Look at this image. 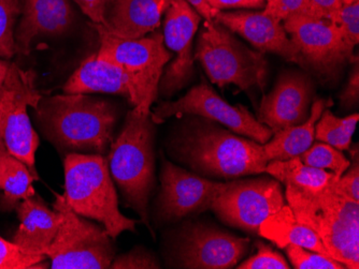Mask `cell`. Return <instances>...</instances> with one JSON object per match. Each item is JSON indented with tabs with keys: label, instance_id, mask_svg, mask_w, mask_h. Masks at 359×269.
Returning a JSON list of instances; mask_svg holds the SVG:
<instances>
[{
	"label": "cell",
	"instance_id": "obj_11",
	"mask_svg": "<svg viewBox=\"0 0 359 269\" xmlns=\"http://www.w3.org/2000/svg\"><path fill=\"white\" fill-rule=\"evenodd\" d=\"M182 115H196L219 122L233 133L263 145L273 136L272 130L260 124L245 106L228 103L205 81L177 101L163 102L155 108L151 117L153 122L161 124L166 118Z\"/></svg>",
	"mask_w": 359,
	"mask_h": 269
},
{
	"label": "cell",
	"instance_id": "obj_34",
	"mask_svg": "<svg viewBox=\"0 0 359 269\" xmlns=\"http://www.w3.org/2000/svg\"><path fill=\"white\" fill-rule=\"evenodd\" d=\"M264 13L279 22H284L294 15H309L306 0H267Z\"/></svg>",
	"mask_w": 359,
	"mask_h": 269
},
{
	"label": "cell",
	"instance_id": "obj_21",
	"mask_svg": "<svg viewBox=\"0 0 359 269\" xmlns=\"http://www.w3.org/2000/svg\"><path fill=\"white\" fill-rule=\"evenodd\" d=\"M65 94H114L124 96L132 102V89L123 70L113 62L93 54L65 84Z\"/></svg>",
	"mask_w": 359,
	"mask_h": 269
},
{
	"label": "cell",
	"instance_id": "obj_3",
	"mask_svg": "<svg viewBox=\"0 0 359 269\" xmlns=\"http://www.w3.org/2000/svg\"><path fill=\"white\" fill-rule=\"evenodd\" d=\"M285 200L302 224L316 233L330 256L359 268V202L339 194L334 182L320 191L285 186Z\"/></svg>",
	"mask_w": 359,
	"mask_h": 269
},
{
	"label": "cell",
	"instance_id": "obj_28",
	"mask_svg": "<svg viewBox=\"0 0 359 269\" xmlns=\"http://www.w3.org/2000/svg\"><path fill=\"white\" fill-rule=\"evenodd\" d=\"M21 12V0H0V56L10 59L16 53L14 25Z\"/></svg>",
	"mask_w": 359,
	"mask_h": 269
},
{
	"label": "cell",
	"instance_id": "obj_24",
	"mask_svg": "<svg viewBox=\"0 0 359 269\" xmlns=\"http://www.w3.org/2000/svg\"><path fill=\"white\" fill-rule=\"evenodd\" d=\"M35 180L38 178L24 162L10 154L0 136V208L11 212L21 201L35 196Z\"/></svg>",
	"mask_w": 359,
	"mask_h": 269
},
{
	"label": "cell",
	"instance_id": "obj_18",
	"mask_svg": "<svg viewBox=\"0 0 359 269\" xmlns=\"http://www.w3.org/2000/svg\"><path fill=\"white\" fill-rule=\"evenodd\" d=\"M74 20L68 0H24L21 21L14 34L16 53L27 55L36 38L62 35Z\"/></svg>",
	"mask_w": 359,
	"mask_h": 269
},
{
	"label": "cell",
	"instance_id": "obj_26",
	"mask_svg": "<svg viewBox=\"0 0 359 269\" xmlns=\"http://www.w3.org/2000/svg\"><path fill=\"white\" fill-rule=\"evenodd\" d=\"M358 118V114L339 118L334 116L328 108L324 110L320 119L316 122L314 138L341 152L350 150L352 136L356 129Z\"/></svg>",
	"mask_w": 359,
	"mask_h": 269
},
{
	"label": "cell",
	"instance_id": "obj_16",
	"mask_svg": "<svg viewBox=\"0 0 359 269\" xmlns=\"http://www.w3.org/2000/svg\"><path fill=\"white\" fill-rule=\"evenodd\" d=\"M311 98L312 84L308 76L299 72H285L260 102L257 120L273 133L304 124L310 115Z\"/></svg>",
	"mask_w": 359,
	"mask_h": 269
},
{
	"label": "cell",
	"instance_id": "obj_2",
	"mask_svg": "<svg viewBox=\"0 0 359 269\" xmlns=\"http://www.w3.org/2000/svg\"><path fill=\"white\" fill-rule=\"evenodd\" d=\"M41 131L58 150L104 154L113 142L116 115L110 103L86 94H58L38 103Z\"/></svg>",
	"mask_w": 359,
	"mask_h": 269
},
{
	"label": "cell",
	"instance_id": "obj_12",
	"mask_svg": "<svg viewBox=\"0 0 359 269\" xmlns=\"http://www.w3.org/2000/svg\"><path fill=\"white\" fill-rule=\"evenodd\" d=\"M283 26L299 50L304 65L320 75H336L348 60L354 59V46L330 22L299 14L285 20Z\"/></svg>",
	"mask_w": 359,
	"mask_h": 269
},
{
	"label": "cell",
	"instance_id": "obj_8",
	"mask_svg": "<svg viewBox=\"0 0 359 269\" xmlns=\"http://www.w3.org/2000/svg\"><path fill=\"white\" fill-rule=\"evenodd\" d=\"M55 196L53 208L62 215V222L46 253L52 269L110 268L116 250L106 230L76 214L64 196Z\"/></svg>",
	"mask_w": 359,
	"mask_h": 269
},
{
	"label": "cell",
	"instance_id": "obj_29",
	"mask_svg": "<svg viewBox=\"0 0 359 269\" xmlns=\"http://www.w3.org/2000/svg\"><path fill=\"white\" fill-rule=\"evenodd\" d=\"M46 256L30 254L0 236V269L46 268Z\"/></svg>",
	"mask_w": 359,
	"mask_h": 269
},
{
	"label": "cell",
	"instance_id": "obj_20",
	"mask_svg": "<svg viewBox=\"0 0 359 269\" xmlns=\"http://www.w3.org/2000/svg\"><path fill=\"white\" fill-rule=\"evenodd\" d=\"M15 210L20 226L12 242L30 254L46 256L60 228L62 215L50 210L37 194L21 201Z\"/></svg>",
	"mask_w": 359,
	"mask_h": 269
},
{
	"label": "cell",
	"instance_id": "obj_40",
	"mask_svg": "<svg viewBox=\"0 0 359 269\" xmlns=\"http://www.w3.org/2000/svg\"><path fill=\"white\" fill-rule=\"evenodd\" d=\"M208 3L217 11L227 9H239L248 8L245 0H208Z\"/></svg>",
	"mask_w": 359,
	"mask_h": 269
},
{
	"label": "cell",
	"instance_id": "obj_19",
	"mask_svg": "<svg viewBox=\"0 0 359 269\" xmlns=\"http://www.w3.org/2000/svg\"><path fill=\"white\" fill-rule=\"evenodd\" d=\"M173 0H113L100 27L113 37L136 40L153 33ZM108 8V9H109Z\"/></svg>",
	"mask_w": 359,
	"mask_h": 269
},
{
	"label": "cell",
	"instance_id": "obj_27",
	"mask_svg": "<svg viewBox=\"0 0 359 269\" xmlns=\"http://www.w3.org/2000/svg\"><path fill=\"white\" fill-rule=\"evenodd\" d=\"M299 157L300 160L306 166L330 170L336 176L337 180H340L351 164L341 150L322 142L310 146V148Z\"/></svg>",
	"mask_w": 359,
	"mask_h": 269
},
{
	"label": "cell",
	"instance_id": "obj_33",
	"mask_svg": "<svg viewBox=\"0 0 359 269\" xmlns=\"http://www.w3.org/2000/svg\"><path fill=\"white\" fill-rule=\"evenodd\" d=\"M112 269H157L161 268L154 254L143 248H135L122 256L114 258Z\"/></svg>",
	"mask_w": 359,
	"mask_h": 269
},
{
	"label": "cell",
	"instance_id": "obj_32",
	"mask_svg": "<svg viewBox=\"0 0 359 269\" xmlns=\"http://www.w3.org/2000/svg\"><path fill=\"white\" fill-rule=\"evenodd\" d=\"M257 253L255 256H251L249 260L244 261L239 264L237 268L239 269H288L290 264L286 262L285 259L272 250L269 246L264 244L263 242H256Z\"/></svg>",
	"mask_w": 359,
	"mask_h": 269
},
{
	"label": "cell",
	"instance_id": "obj_25",
	"mask_svg": "<svg viewBox=\"0 0 359 269\" xmlns=\"http://www.w3.org/2000/svg\"><path fill=\"white\" fill-rule=\"evenodd\" d=\"M265 173L285 186L290 184L306 191H320L339 180L328 170L306 166L300 160V157L283 161L271 160L268 162Z\"/></svg>",
	"mask_w": 359,
	"mask_h": 269
},
{
	"label": "cell",
	"instance_id": "obj_6",
	"mask_svg": "<svg viewBox=\"0 0 359 269\" xmlns=\"http://www.w3.org/2000/svg\"><path fill=\"white\" fill-rule=\"evenodd\" d=\"M100 38L98 57L120 67L132 89V102L139 113H151V106L156 100L159 82L165 66L172 55L159 33L136 40H124L106 33L100 25L93 24Z\"/></svg>",
	"mask_w": 359,
	"mask_h": 269
},
{
	"label": "cell",
	"instance_id": "obj_43",
	"mask_svg": "<svg viewBox=\"0 0 359 269\" xmlns=\"http://www.w3.org/2000/svg\"><path fill=\"white\" fill-rule=\"evenodd\" d=\"M344 1V3H355V1H359V0H342Z\"/></svg>",
	"mask_w": 359,
	"mask_h": 269
},
{
	"label": "cell",
	"instance_id": "obj_7",
	"mask_svg": "<svg viewBox=\"0 0 359 269\" xmlns=\"http://www.w3.org/2000/svg\"><path fill=\"white\" fill-rule=\"evenodd\" d=\"M203 27L195 58L205 68L210 81L222 88L233 84L241 90L254 86L263 89L267 75L264 54L250 50L217 22L205 21Z\"/></svg>",
	"mask_w": 359,
	"mask_h": 269
},
{
	"label": "cell",
	"instance_id": "obj_31",
	"mask_svg": "<svg viewBox=\"0 0 359 269\" xmlns=\"http://www.w3.org/2000/svg\"><path fill=\"white\" fill-rule=\"evenodd\" d=\"M332 24L336 25L351 45L359 42V1L344 3Z\"/></svg>",
	"mask_w": 359,
	"mask_h": 269
},
{
	"label": "cell",
	"instance_id": "obj_30",
	"mask_svg": "<svg viewBox=\"0 0 359 269\" xmlns=\"http://www.w3.org/2000/svg\"><path fill=\"white\" fill-rule=\"evenodd\" d=\"M288 259L296 269H346L342 263L330 256H323L296 245H288L285 248Z\"/></svg>",
	"mask_w": 359,
	"mask_h": 269
},
{
	"label": "cell",
	"instance_id": "obj_42",
	"mask_svg": "<svg viewBox=\"0 0 359 269\" xmlns=\"http://www.w3.org/2000/svg\"><path fill=\"white\" fill-rule=\"evenodd\" d=\"M245 1H247L248 8H260L267 3V0H245Z\"/></svg>",
	"mask_w": 359,
	"mask_h": 269
},
{
	"label": "cell",
	"instance_id": "obj_5",
	"mask_svg": "<svg viewBox=\"0 0 359 269\" xmlns=\"http://www.w3.org/2000/svg\"><path fill=\"white\" fill-rule=\"evenodd\" d=\"M154 122L151 113L133 108L122 131L113 140L108 164L113 182L118 184L125 201L145 224L148 204L154 187Z\"/></svg>",
	"mask_w": 359,
	"mask_h": 269
},
{
	"label": "cell",
	"instance_id": "obj_10",
	"mask_svg": "<svg viewBox=\"0 0 359 269\" xmlns=\"http://www.w3.org/2000/svg\"><path fill=\"white\" fill-rule=\"evenodd\" d=\"M285 205L279 180L262 177L233 180L213 198V210L228 226L258 234L260 224Z\"/></svg>",
	"mask_w": 359,
	"mask_h": 269
},
{
	"label": "cell",
	"instance_id": "obj_15",
	"mask_svg": "<svg viewBox=\"0 0 359 269\" xmlns=\"http://www.w3.org/2000/svg\"><path fill=\"white\" fill-rule=\"evenodd\" d=\"M201 17L185 0H175L166 10L164 23L165 45L177 54L175 59L161 75L158 90L169 97L184 87L194 72L191 45Z\"/></svg>",
	"mask_w": 359,
	"mask_h": 269
},
{
	"label": "cell",
	"instance_id": "obj_37",
	"mask_svg": "<svg viewBox=\"0 0 359 269\" xmlns=\"http://www.w3.org/2000/svg\"><path fill=\"white\" fill-rule=\"evenodd\" d=\"M79 7L93 21V24L104 26L106 13L113 0H74Z\"/></svg>",
	"mask_w": 359,
	"mask_h": 269
},
{
	"label": "cell",
	"instance_id": "obj_39",
	"mask_svg": "<svg viewBox=\"0 0 359 269\" xmlns=\"http://www.w3.org/2000/svg\"><path fill=\"white\" fill-rule=\"evenodd\" d=\"M185 1L189 3V6L207 22L215 21V15L219 12L213 9L208 3V0H185Z\"/></svg>",
	"mask_w": 359,
	"mask_h": 269
},
{
	"label": "cell",
	"instance_id": "obj_23",
	"mask_svg": "<svg viewBox=\"0 0 359 269\" xmlns=\"http://www.w3.org/2000/svg\"><path fill=\"white\" fill-rule=\"evenodd\" d=\"M332 106L330 100H316L312 104L308 119L304 124L280 130L264 144L266 154L271 160L292 159L302 156L313 143L316 136V124L322 115L323 110Z\"/></svg>",
	"mask_w": 359,
	"mask_h": 269
},
{
	"label": "cell",
	"instance_id": "obj_41",
	"mask_svg": "<svg viewBox=\"0 0 359 269\" xmlns=\"http://www.w3.org/2000/svg\"><path fill=\"white\" fill-rule=\"evenodd\" d=\"M10 65L11 64L7 59L0 56V87L3 86L4 82H5L6 78H7Z\"/></svg>",
	"mask_w": 359,
	"mask_h": 269
},
{
	"label": "cell",
	"instance_id": "obj_38",
	"mask_svg": "<svg viewBox=\"0 0 359 269\" xmlns=\"http://www.w3.org/2000/svg\"><path fill=\"white\" fill-rule=\"evenodd\" d=\"M341 103L346 108L357 106L359 101V70L358 57L355 58V68L351 73L346 89L341 94Z\"/></svg>",
	"mask_w": 359,
	"mask_h": 269
},
{
	"label": "cell",
	"instance_id": "obj_36",
	"mask_svg": "<svg viewBox=\"0 0 359 269\" xmlns=\"http://www.w3.org/2000/svg\"><path fill=\"white\" fill-rule=\"evenodd\" d=\"M309 17L332 23L339 10L344 6L342 0H306Z\"/></svg>",
	"mask_w": 359,
	"mask_h": 269
},
{
	"label": "cell",
	"instance_id": "obj_14",
	"mask_svg": "<svg viewBox=\"0 0 359 269\" xmlns=\"http://www.w3.org/2000/svg\"><path fill=\"white\" fill-rule=\"evenodd\" d=\"M161 182L157 218L164 222H175L210 210L213 198L227 184L191 174L167 160H163Z\"/></svg>",
	"mask_w": 359,
	"mask_h": 269
},
{
	"label": "cell",
	"instance_id": "obj_4",
	"mask_svg": "<svg viewBox=\"0 0 359 269\" xmlns=\"http://www.w3.org/2000/svg\"><path fill=\"white\" fill-rule=\"evenodd\" d=\"M65 198L79 216L100 222L111 238L135 232L137 221L118 210V194L102 154L70 152L64 160Z\"/></svg>",
	"mask_w": 359,
	"mask_h": 269
},
{
	"label": "cell",
	"instance_id": "obj_22",
	"mask_svg": "<svg viewBox=\"0 0 359 269\" xmlns=\"http://www.w3.org/2000/svg\"><path fill=\"white\" fill-rule=\"evenodd\" d=\"M258 235L271 240L276 246L285 249L288 245H296L323 256H330L314 231L302 224L288 205H284L279 212L270 215L260 224ZM332 258V256H330Z\"/></svg>",
	"mask_w": 359,
	"mask_h": 269
},
{
	"label": "cell",
	"instance_id": "obj_44",
	"mask_svg": "<svg viewBox=\"0 0 359 269\" xmlns=\"http://www.w3.org/2000/svg\"><path fill=\"white\" fill-rule=\"evenodd\" d=\"M175 0H173V3H175Z\"/></svg>",
	"mask_w": 359,
	"mask_h": 269
},
{
	"label": "cell",
	"instance_id": "obj_13",
	"mask_svg": "<svg viewBox=\"0 0 359 269\" xmlns=\"http://www.w3.org/2000/svg\"><path fill=\"white\" fill-rule=\"evenodd\" d=\"M249 238L235 236L213 226L196 222L180 230L175 244L179 268L228 269L235 267L249 248Z\"/></svg>",
	"mask_w": 359,
	"mask_h": 269
},
{
	"label": "cell",
	"instance_id": "obj_1",
	"mask_svg": "<svg viewBox=\"0 0 359 269\" xmlns=\"http://www.w3.org/2000/svg\"><path fill=\"white\" fill-rule=\"evenodd\" d=\"M173 150L177 159L199 175L225 180L265 173L269 162L263 144L203 117L183 128Z\"/></svg>",
	"mask_w": 359,
	"mask_h": 269
},
{
	"label": "cell",
	"instance_id": "obj_35",
	"mask_svg": "<svg viewBox=\"0 0 359 269\" xmlns=\"http://www.w3.org/2000/svg\"><path fill=\"white\" fill-rule=\"evenodd\" d=\"M353 157L355 161L350 164L346 174L341 176L338 182H334V189L346 198L359 202V164L357 150Z\"/></svg>",
	"mask_w": 359,
	"mask_h": 269
},
{
	"label": "cell",
	"instance_id": "obj_9",
	"mask_svg": "<svg viewBox=\"0 0 359 269\" xmlns=\"http://www.w3.org/2000/svg\"><path fill=\"white\" fill-rule=\"evenodd\" d=\"M40 100L29 73L11 64L0 87V136L10 154L24 162L38 180L36 152L40 140L32 128L27 108H37Z\"/></svg>",
	"mask_w": 359,
	"mask_h": 269
},
{
	"label": "cell",
	"instance_id": "obj_17",
	"mask_svg": "<svg viewBox=\"0 0 359 269\" xmlns=\"http://www.w3.org/2000/svg\"><path fill=\"white\" fill-rule=\"evenodd\" d=\"M215 22L247 39L262 53L278 54L288 61L304 66L299 50L288 37L282 22L264 12L219 11Z\"/></svg>",
	"mask_w": 359,
	"mask_h": 269
}]
</instances>
